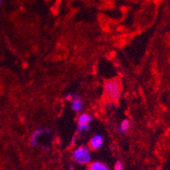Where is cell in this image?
Returning a JSON list of instances; mask_svg holds the SVG:
<instances>
[{
  "mask_svg": "<svg viewBox=\"0 0 170 170\" xmlns=\"http://www.w3.org/2000/svg\"><path fill=\"white\" fill-rule=\"evenodd\" d=\"M122 92L120 81L119 79H110L104 84V93L107 98L111 101H118Z\"/></svg>",
  "mask_w": 170,
  "mask_h": 170,
  "instance_id": "1",
  "label": "cell"
},
{
  "mask_svg": "<svg viewBox=\"0 0 170 170\" xmlns=\"http://www.w3.org/2000/svg\"><path fill=\"white\" fill-rule=\"evenodd\" d=\"M72 158L75 163L81 165H86L92 162L91 149L86 145H80L72 152Z\"/></svg>",
  "mask_w": 170,
  "mask_h": 170,
  "instance_id": "2",
  "label": "cell"
},
{
  "mask_svg": "<svg viewBox=\"0 0 170 170\" xmlns=\"http://www.w3.org/2000/svg\"><path fill=\"white\" fill-rule=\"evenodd\" d=\"M93 120V117L89 113H81L77 118V131L79 134L82 132L88 131L91 127L92 121Z\"/></svg>",
  "mask_w": 170,
  "mask_h": 170,
  "instance_id": "3",
  "label": "cell"
},
{
  "mask_svg": "<svg viewBox=\"0 0 170 170\" xmlns=\"http://www.w3.org/2000/svg\"><path fill=\"white\" fill-rule=\"evenodd\" d=\"M52 133V130L50 129H43V128H38L36 130L33 131V133L31 134V140H30V145L32 146V147H35L37 146V144H38V139L40 138L41 136H43L45 134L47 135H49V134Z\"/></svg>",
  "mask_w": 170,
  "mask_h": 170,
  "instance_id": "4",
  "label": "cell"
},
{
  "mask_svg": "<svg viewBox=\"0 0 170 170\" xmlns=\"http://www.w3.org/2000/svg\"><path fill=\"white\" fill-rule=\"evenodd\" d=\"M104 144V137L101 134H96L93 136L89 141V148L91 150H99L102 148V146Z\"/></svg>",
  "mask_w": 170,
  "mask_h": 170,
  "instance_id": "5",
  "label": "cell"
},
{
  "mask_svg": "<svg viewBox=\"0 0 170 170\" xmlns=\"http://www.w3.org/2000/svg\"><path fill=\"white\" fill-rule=\"evenodd\" d=\"M71 101V108L72 110L76 113L80 114L83 111L84 109V101L81 96H79L78 94L74 93L73 95V97L70 100Z\"/></svg>",
  "mask_w": 170,
  "mask_h": 170,
  "instance_id": "6",
  "label": "cell"
},
{
  "mask_svg": "<svg viewBox=\"0 0 170 170\" xmlns=\"http://www.w3.org/2000/svg\"><path fill=\"white\" fill-rule=\"evenodd\" d=\"M89 170H110L107 164L100 161L91 162L89 163Z\"/></svg>",
  "mask_w": 170,
  "mask_h": 170,
  "instance_id": "7",
  "label": "cell"
},
{
  "mask_svg": "<svg viewBox=\"0 0 170 170\" xmlns=\"http://www.w3.org/2000/svg\"><path fill=\"white\" fill-rule=\"evenodd\" d=\"M130 121L129 119H124L121 121V123L117 128V132L119 134H122L124 135L130 130Z\"/></svg>",
  "mask_w": 170,
  "mask_h": 170,
  "instance_id": "8",
  "label": "cell"
},
{
  "mask_svg": "<svg viewBox=\"0 0 170 170\" xmlns=\"http://www.w3.org/2000/svg\"><path fill=\"white\" fill-rule=\"evenodd\" d=\"M114 170H124V163L123 162L118 161L114 166Z\"/></svg>",
  "mask_w": 170,
  "mask_h": 170,
  "instance_id": "9",
  "label": "cell"
},
{
  "mask_svg": "<svg viewBox=\"0 0 170 170\" xmlns=\"http://www.w3.org/2000/svg\"><path fill=\"white\" fill-rule=\"evenodd\" d=\"M42 148H43L44 151H46V152H49V151H50V148L48 147V146H47V145H46V146H43Z\"/></svg>",
  "mask_w": 170,
  "mask_h": 170,
  "instance_id": "10",
  "label": "cell"
},
{
  "mask_svg": "<svg viewBox=\"0 0 170 170\" xmlns=\"http://www.w3.org/2000/svg\"><path fill=\"white\" fill-rule=\"evenodd\" d=\"M1 3H2V0H0V5H1Z\"/></svg>",
  "mask_w": 170,
  "mask_h": 170,
  "instance_id": "11",
  "label": "cell"
}]
</instances>
